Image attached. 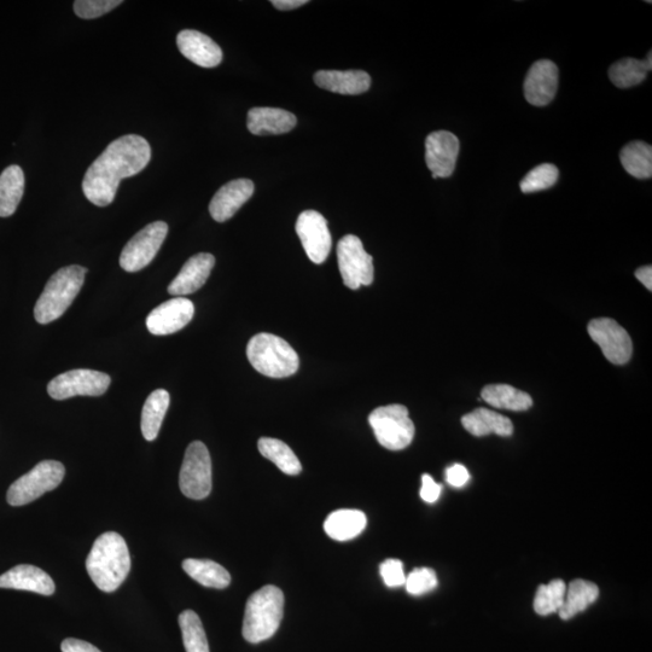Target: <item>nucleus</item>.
I'll return each mask as SVG.
<instances>
[{
    "mask_svg": "<svg viewBox=\"0 0 652 652\" xmlns=\"http://www.w3.org/2000/svg\"><path fill=\"white\" fill-rule=\"evenodd\" d=\"M558 177H560V172H558V168L555 165L543 163V165L533 168L522 179L520 184L521 190L525 194H532V192L550 189L551 186L557 183Z\"/></svg>",
    "mask_w": 652,
    "mask_h": 652,
    "instance_id": "obj_35",
    "label": "nucleus"
},
{
    "mask_svg": "<svg viewBox=\"0 0 652 652\" xmlns=\"http://www.w3.org/2000/svg\"><path fill=\"white\" fill-rule=\"evenodd\" d=\"M457 136L448 131L430 133L426 139V162L433 178L451 177L459 154Z\"/></svg>",
    "mask_w": 652,
    "mask_h": 652,
    "instance_id": "obj_15",
    "label": "nucleus"
},
{
    "mask_svg": "<svg viewBox=\"0 0 652 652\" xmlns=\"http://www.w3.org/2000/svg\"><path fill=\"white\" fill-rule=\"evenodd\" d=\"M284 595L276 586H264L249 597L243 620V637L259 644L275 636L283 619Z\"/></svg>",
    "mask_w": 652,
    "mask_h": 652,
    "instance_id": "obj_3",
    "label": "nucleus"
},
{
    "mask_svg": "<svg viewBox=\"0 0 652 652\" xmlns=\"http://www.w3.org/2000/svg\"><path fill=\"white\" fill-rule=\"evenodd\" d=\"M599 597L598 586L593 582L586 580H574L572 584L567 587L566 596L562 608L558 610L561 619L570 620L575 615L582 613Z\"/></svg>",
    "mask_w": 652,
    "mask_h": 652,
    "instance_id": "obj_27",
    "label": "nucleus"
},
{
    "mask_svg": "<svg viewBox=\"0 0 652 652\" xmlns=\"http://www.w3.org/2000/svg\"><path fill=\"white\" fill-rule=\"evenodd\" d=\"M254 189V183L249 179H236L221 186L209 205L212 218L218 223H224L234 217L253 196Z\"/></svg>",
    "mask_w": 652,
    "mask_h": 652,
    "instance_id": "obj_17",
    "label": "nucleus"
},
{
    "mask_svg": "<svg viewBox=\"0 0 652 652\" xmlns=\"http://www.w3.org/2000/svg\"><path fill=\"white\" fill-rule=\"evenodd\" d=\"M61 650L62 652H102L95 645L74 638L63 640Z\"/></svg>",
    "mask_w": 652,
    "mask_h": 652,
    "instance_id": "obj_41",
    "label": "nucleus"
},
{
    "mask_svg": "<svg viewBox=\"0 0 652 652\" xmlns=\"http://www.w3.org/2000/svg\"><path fill=\"white\" fill-rule=\"evenodd\" d=\"M0 589L29 591L43 596H52L56 591L54 580L43 569L28 564L11 568L0 575Z\"/></svg>",
    "mask_w": 652,
    "mask_h": 652,
    "instance_id": "obj_19",
    "label": "nucleus"
},
{
    "mask_svg": "<svg viewBox=\"0 0 652 652\" xmlns=\"http://www.w3.org/2000/svg\"><path fill=\"white\" fill-rule=\"evenodd\" d=\"M558 90V68L549 60L535 62L527 74L525 96L529 104L545 107L555 98Z\"/></svg>",
    "mask_w": 652,
    "mask_h": 652,
    "instance_id": "obj_16",
    "label": "nucleus"
},
{
    "mask_svg": "<svg viewBox=\"0 0 652 652\" xmlns=\"http://www.w3.org/2000/svg\"><path fill=\"white\" fill-rule=\"evenodd\" d=\"M298 119L293 113L278 108H253L248 112L247 126L255 136L284 135L294 130Z\"/></svg>",
    "mask_w": 652,
    "mask_h": 652,
    "instance_id": "obj_21",
    "label": "nucleus"
},
{
    "mask_svg": "<svg viewBox=\"0 0 652 652\" xmlns=\"http://www.w3.org/2000/svg\"><path fill=\"white\" fill-rule=\"evenodd\" d=\"M66 475L63 464L56 461H43L29 473L16 480L8 491V503L22 506L34 502L46 492L54 491L61 485Z\"/></svg>",
    "mask_w": 652,
    "mask_h": 652,
    "instance_id": "obj_7",
    "label": "nucleus"
},
{
    "mask_svg": "<svg viewBox=\"0 0 652 652\" xmlns=\"http://www.w3.org/2000/svg\"><path fill=\"white\" fill-rule=\"evenodd\" d=\"M177 45L182 55L197 66L214 68L223 61L220 46L201 32L185 29L178 34Z\"/></svg>",
    "mask_w": 652,
    "mask_h": 652,
    "instance_id": "obj_18",
    "label": "nucleus"
},
{
    "mask_svg": "<svg viewBox=\"0 0 652 652\" xmlns=\"http://www.w3.org/2000/svg\"><path fill=\"white\" fill-rule=\"evenodd\" d=\"M296 234L312 263L323 264L330 254L333 240L328 229V221L316 211H305L296 221Z\"/></svg>",
    "mask_w": 652,
    "mask_h": 652,
    "instance_id": "obj_13",
    "label": "nucleus"
},
{
    "mask_svg": "<svg viewBox=\"0 0 652 652\" xmlns=\"http://www.w3.org/2000/svg\"><path fill=\"white\" fill-rule=\"evenodd\" d=\"M368 525L363 511L342 509L334 511L324 522V531L331 539L347 541L357 538Z\"/></svg>",
    "mask_w": 652,
    "mask_h": 652,
    "instance_id": "obj_23",
    "label": "nucleus"
},
{
    "mask_svg": "<svg viewBox=\"0 0 652 652\" xmlns=\"http://www.w3.org/2000/svg\"><path fill=\"white\" fill-rule=\"evenodd\" d=\"M122 4L121 0H77L74 2V11L80 19H97L109 13Z\"/></svg>",
    "mask_w": 652,
    "mask_h": 652,
    "instance_id": "obj_37",
    "label": "nucleus"
},
{
    "mask_svg": "<svg viewBox=\"0 0 652 652\" xmlns=\"http://www.w3.org/2000/svg\"><path fill=\"white\" fill-rule=\"evenodd\" d=\"M567 586L562 580H553L550 584L541 585L534 599V610L540 616L558 613L562 608Z\"/></svg>",
    "mask_w": 652,
    "mask_h": 652,
    "instance_id": "obj_34",
    "label": "nucleus"
},
{
    "mask_svg": "<svg viewBox=\"0 0 652 652\" xmlns=\"http://www.w3.org/2000/svg\"><path fill=\"white\" fill-rule=\"evenodd\" d=\"M179 626L182 630L186 652H209L205 628L195 611H183L179 615Z\"/></svg>",
    "mask_w": 652,
    "mask_h": 652,
    "instance_id": "obj_33",
    "label": "nucleus"
},
{
    "mask_svg": "<svg viewBox=\"0 0 652 652\" xmlns=\"http://www.w3.org/2000/svg\"><path fill=\"white\" fill-rule=\"evenodd\" d=\"M436 586H438V576L433 569L417 568L409 576H406V591L412 596L426 595L435 590Z\"/></svg>",
    "mask_w": 652,
    "mask_h": 652,
    "instance_id": "obj_36",
    "label": "nucleus"
},
{
    "mask_svg": "<svg viewBox=\"0 0 652 652\" xmlns=\"http://www.w3.org/2000/svg\"><path fill=\"white\" fill-rule=\"evenodd\" d=\"M337 261L346 287L357 290L374 282V259L363 246L360 238L353 235L342 237L337 244Z\"/></svg>",
    "mask_w": 652,
    "mask_h": 652,
    "instance_id": "obj_9",
    "label": "nucleus"
},
{
    "mask_svg": "<svg viewBox=\"0 0 652 652\" xmlns=\"http://www.w3.org/2000/svg\"><path fill=\"white\" fill-rule=\"evenodd\" d=\"M258 448L266 459H269L282 473L295 476L302 471V465L299 458L284 444L283 441L272 438H261L258 442Z\"/></svg>",
    "mask_w": 652,
    "mask_h": 652,
    "instance_id": "obj_31",
    "label": "nucleus"
},
{
    "mask_svg": "<svg viewBox=\"0 0 652 652\" xmlns=\"http://www.w3.org/2000/svg\"><path fill=\"white\" fill-rule=\"evenodd\" d=\"M470 479L469 471L462 464H454L446 470V480L452 487L462 488Z\"/></svg>",
    "mask_w": 652,
    "mask_h": 652,
    "instance_id": "obj_39",
    "label": "nucleus"
},
{
    "mask_svg": "<svg viewBox=\"0 0 652 652\" xmlns=\"http://www.w3.org/2000/svg\"><path fill=\"white\" fill-rule=\"evenodd\" d=\"M481 397L496 409L520 412L527 411L533 406V399L529 394L508 384H491L483 388Z\"/></svg>",
    "mask_w": 652,
    "mask_h": 652,
    "instance_id": "obj_26",
    "label": "nucleus"
},
{
    "mask_svg": "<svg viewBox=\"0 0 652 652\" xmlns=\"http://www.w3.org/2000/svg\"><path fill=\"white\" fill-rule=\"evenodd\" d=\"M25 192V174L20 166H9L0 174V217L16 212Z\"/></svg>",
    "mask_w": 652,
    "mask_h": 652,
    "instance_id": "obj_25",
    "label": "nucleus"
},
{
    "mask_svg": "<svg viewBox=\"0 0 652 652\" xmlns=\"http://www.w3.org/2000/svg\"><path fill=\"white\" fill-rule=\"evenodd\" d=\"M168 225L165 221H155L144 227L127 242L120 255V266L127 272H138L155 259L165 242Z\"/></svg>",
    "mask_w": 652,
    "mask_h": 652,
    "instance_id": "obj_10",
    "label": "nucleus"
},
{
    "mask_svg": "<svg viewBox=\"0 0 652 652\" xmlns=\"http://www.w3.org/2000/svg\"><path fill=\"white\" fill-rule=\"evenodd\" d=\"M369 423L377 441L390 451L404 450L415 438V424L403 405L378 407L371 412Z\"/></svg>",
    "mask_w": 652,
    "mask_h": 652,
    "instance_id": "obj_6",
    "label": "nucleus"
},
{
    "mask_svg": "<svg viewBox=\"0 0 652 652\" xmlns=\"http://www.w3.org/2000/svg\"><path fill=\"white\" fill-rule=\"evenodd\" d=\"M306 0H272L271 4L278 10H294L307 4Z\"/></svg>",
    "mask_w": 652,
    "mask_h": 652,
    "instance_id": "obj_42",
    "label": "nucleus"
},
{
    "mask_svg": "<svg viewBox=\"0 0 652 652\" xmlns=\"http://www.w3.org/2000/svg\"><path fill=\"white\" fill-rule=\"evenodd\" d=\"M636 278L644 284L648 290H652V269L651 266H644L636 271Z\"/></svg>",
    "mask_w": 652,
    "mask_h": 652,
    "instance_id": "obj_43",
    "label": "nucleus"
},
{
    "mask_svg": "<svg viewBox=\"0 0 652 652\" xmlns=\"http://www.w3.org/2000/svg\"><path fill=\"white\" fill-rule=\"evenodd\" d=\"M86 569L101 591L118 590L131 570V556L125 539L115 532L98 537L87 556Z\"/></svg>",
    "mask_w": 652,
    "mask_h": 652,
    "instance_id": "obj_2",
    "label": "nucleus"
},
{
    "mask_svg": "<svg viewBox=\"0 0 652 652\" xmlns=\"http://www.w3.org/2000/svg\"><path fill=\"white\" fill-rule=\"evenodd\" d=\"M110 377L104 372L79 369L64 372L49 383L52 399L66 400L74 397H101L110 386Z\"/></svg>",
    "mask_w": 652,
    "mask_h": 652,
    "instance_id": "obj_11",
    "label": "nucleus"
},
{
    "mask_svg": "<svg viewBox=\"0 0 652 652\" xmlns=\"http://www.w3.org/2000/svg\"><path fill=\"white\" fill-rule=\"evenodd\" d=\"M314 83L326 91L355 96L370 89L371 78L363 71H319L314 74Z\"/></svg>",
    "mask_w": 652,
    "mask_h": 652,
    "instance_id": "obj_22",
    "label": "nucleus"
},
{
    "mask_svg": "<svg viewBox=\"0 0 652 652\" xmlns=\"http://www.w3.org/2000/svg\"><path fill=\"white\" fill-rule=\"evenodd\" d=\"M462 424L474 436L489 434L510 436L514 433V424L508 417L487 409H477L468 413L462 418Z\"/></svg>",
    "mask_w": 652,
    "mask_h": 652,
    "instance_id": "obj_24",
    "label": "nucleus"
},
{
    "mask_svg": "<svg viewBox=\"0 0 652 652\" xmlns=\"http://www.w3.org/2000/svg\"><path fill=\"white\" fill-rule=\"evenodd\" d=\"M179 487L185 497L205 499L212 492V461L208 448L201 441H194L186 448L180 469Z\"/></svg>",
    "mask_w": 652,
    "mask_h": 652,
    "instance_id": "obj_8",
    "label": "nucleus"
},
{
    "mask_svg": "<svg viewBox=\"0 0 652 652\" xmlns=\"http://www.w3.org/2000/svg\"><path fill=\"white\" fill-rule=\"evenodd\" d=\"M587 330L610 363L624 365L630 362L633 353L631 336L615 320L609 318L592 320Z\"/></svg>",
    "mask_w": 652,
    "mask_h": 652,
    "instance_id": "obj_12",
    "label": "nucleus"
},
{
    "mask_svg": "<svg viewBox=\"0 0 652 652\" xmlns=\"http://www.w3.org/2000/svg\"><path fill=\"white\" fill-rule=\"evenodd\" d=\"M151 159L147 139L126 135L110 143L87 170L83 180L86 199L97 207H107L115 200L122 179L141 173Z\"/></svg>",
    "mask_w": 652,
    "mask_h": 652,
    "instance_id": "obj_1",
    "label": "nucleus"
},
{
    "mask_svg": "<svg viewBox=\"0 0 652 652\" xmlns=\"http://www.w3.org/2000/svg\"><path fill=\"white\" fill-rule=\"evenodd\" d=\"M380 573L384 584L390 589L405 585L406 575L404 572V564L399 560H387L381 564Z\"/></svg>",
    "mask_w": 652,
    "mask_h": 652,
    "instance_id": "obj_38",
    "label": "nucleus"
},
{
    "mask_svg": "<svg viewBox=\"0 0 652 652\" xmlns=\"http://www.w3.org/2000/svg\"><path fill=\"white\" fill-rule=\"evenodd\" d=\"M247 357L259 374L271 378L293 376L300 366L295 349L281 337L272 334L255 335L248 343Z\"/></svg>",
    "mask_w": 652,
    "mask_h": 652,
    "instance_id": "obj_5",
    "label": "nucleus"
},
{
    "mask_svg": "<svg viewBox=\"0 0 652 652\" xmlns=\"http://www.w3.org/2000/svg\"><path fill=\"white\" fill-rule=\"evenodd\" d=\"M651 69L652 55L649 52L644 61L636 60V58H624V60L614 63L609 69V77L619 89H628V87L642 84Z\"/></svg>",
    "mask_w": 652,
    "mask_h": 652,
    "instance_id": "obj_30",
    "label": "nucleus"
},
{
    "mask_svg": "<svg viewBox=\"0 0 652 652\" xmlns=\"http://www.w3.org/2000/svg\"><path fill=\"white\" fill-rule=\"evenodd\" d=\"M183 569L191 579L209 589L224 590L231 584L230 573L213 561L188 558L183 562Z\"/></svg>",
    "mask_w": 652,
    "mask_h": 652,
    "instance_id": "obj_28",
    "label": "nucleus"
},
{
    "mask_svg": "<svg viewBox=\"0 0 652 652\" xmlns=\"http://www.w3.org/2000/svg\"><path fill=\"white\" fill-rule=\"evenodd\" d=\"M170 401V393L165 389L155 390L145 401L141 423L145 440L154 441L159 435Z\"/></svg>",
    "mask_w": 652,
    "mask_h": 652,
    "instance_id": "obj_29",
    "label": "nucleus"
},
{
    "mask_svg": "<svg viewBox=\"0 0 652 652\" xmlns=\"http://www.w3.org/2000/svg\"><path fill=\"white\" fill-rule=\"evenodd\" d=\"M86 273L85 267L72 265L52 275L34 308L39 324H49L63 316L83 288Z\"/></svg>",
    "mask_w": 652,
    "mask_h": 652,
    "instance_id": "obj_4",
    "label": "nucleus"
},
{
    "mask_svg": "<svg viewBox=\"0 0 652 652\" xmlns=\"http://www.w3.org/2000/svg\"><path fill=\"white\" fill-rule=\"evenodd\" d=\"M215 265L212 254L200 253L186 261L182 271L173 279L168 287V293L174 296H184L195 293L208 281Z\"/></svg>",
    "mask_w": 652,
    "mask_h": 652,
    "instance_id": "obj_20",
    "label": "nucleus"
},
{
    "mask_svg": "<svg viewBox=\"0 0 652 652\" xmlns=\"http://www.w3.org/2000/svg\"><path fill=\"white\" fill-rule=\"evenodd\" d=\"M620 159L626 172L638 179L652 176V148L644 142H632L621 150Z\"/></svg>",
    "mask_w": 652,
    "mask_h": 652,
    "instance_id": "obj_32",
    "label": "nucleus"
},
{
    "mask_svg": "<svg viewBox=\"0 0 652 652\" xmlns=\"http://www.w3.org/2000/svg\"><path fill=\"white\" fill-rule=\"evenodd\" d=\"M195 307L189 299L174 298L149 313L147 328L155 336L178 333L194 318Z\"/></svg>",
    "mask_w": 652,
    "mask_h": 652,
    "instance_id": "obj_14",
    "label": "nucleus"
},
{
    "mask_svg": "<svg viewBox=\"0 0 652 652\" xmlns=\"http://www.w3.org/2000/svg\"><path fill=\"white\" fill-rule=\"evenodd\" d=\"M442 487L433 480L432 476H422L421 498L424 502L435 503L440 498Z\"/></svg>",
    "mask_w": 652,
    "mask_h": 652,
    "instance_id": "obj_40",
    "label": "nucleus"
}]
</instances>
